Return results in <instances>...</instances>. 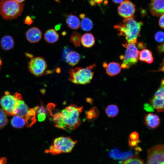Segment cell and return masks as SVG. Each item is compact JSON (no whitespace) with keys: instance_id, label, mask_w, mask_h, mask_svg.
<instances>
[{"instance_id":"cell-1","label":"cell","mask_w":164,"mask_h":164,"mask_svg":"<svg viewBox=\"0 0 164 164\" xmlns=\"http://www.w3.org/2000/svg\"><path fill=\"white\" fill-rule=\"evenodd\" d=\"M83 109V106L73 104L66 107L61 112L51 113L55 126L67 132L75 129L81 124L80 115Z\"/></svg>"},{"instance_id":"cell-2","label":"cell","mask_w":164,"mask_h":164,"mask_svg":"<svg viewBox=\"0 0 164 164\" xmlns=\"http://www.w3.org/2000/svg\"><path fill=\"white\" fill-rule=\"evenodd\" d=\"M142 25V22L137 21L134 17L125 18L122 23L114 25V27L118 32L119 36L125 37L126 43H137Z\"/></svg>"},{"instance_id":"cell-3","label":"cell","mask_w":164,"mask_h":164,"mask_svg":"<svg viewBox=\"0 0 164 164\" xmlns=\"http://www.w3.org/2000/svg\"><path fill=\"white\" fill-rule=\"evenodd\" d=\"M95 66L94 63L84 68L77 67L70 69L68 80L76 84L84 85L90 83L94 76L92 70Z\"/></svg>"},{"instance_id":"cell-4","label":"cell","mask_w":164,"mask_h":164,"mask_svg":"<svg viewBox=\"0 0 164 164\" xmlns=\"http://www.w3.org/2000/svg\"><path fill=\"white\" fill-rule=\"evenodd\" d=\"M77 142V141L68 136L59 137L54 139L51 145L45 152L53 155L70 152Z\"/></svg>"},{"instance_id":"cell-5","label":"cell","mask_w":164,"mask_h":164,"mask_svg":"<svg viewBox=\"0 0 164 164\" xmlns=\"http://www.w3.org/2000/svg\"><path fill=\"white\" fill-rule=\"evenodd\" d=\"M24 6L23 3H19L15 0H1L0 14L4 19H15L21 15Z\"/></svg>"},{"instance_id":"cell-6","label":"cell","mask_w":164,"mask_h":164,"mask_svg":"<svg viewBox=\"0 0 164 164\" xmlns=\"http://www.w3.org/2000/svg\"><path fill=\"white\" fill-rule=\"evenodd\" d=\"M22 99L20 93H15L12 95L6 91L0 100V105L7 115L14 116L16 115L17 106Z\"/></svg>"},{"instance_id":"cell-7","label":"cell","mask_w":164,"mask_h":164,"mask_svg":"<svg viewBox=\"0 0 164 164\" xmlns=\"http://www.w3.org/2000/svg\"><path fill=\"white\" fill-rule=\"evenodd\" d=\"M137 43L126 42L122 44L123 46L126 48V50L125 54L120 56V59L122 61L121 67L128 69L137 63L139 51L137 46Z\"/></svg>"},{"instance_id":"cell-8","label":"cell","mask_w":164,"mask_h":164,"mask_svg":"<svg viewBox=\"0 0 164 164\" xmlns=\"http://www.w3.org/2000/svg\"><path fill=\"white\" fill-rule=\"evenodd\" d=\"M146 164H164V144L155 145L148 150Z\"/></svg>"},{"instance_id":"cell-9","label":"cell","mask_w":164,"mask_h":164,"mask_svg":"<svg viewBox=\"0 0 164 164\" xmlns=\"http://www.w3.org/2000/svg\"><path fill=\"white\" fill-rule=\"evenodd\" d=\"M28 67L31 73L39 77L44 73L47 68V64L44 58L37 56L31 58L29 62Z\"/></svg>"},{"instance_id":"cell-10","label":"cell","mask_w":164,"mask_h":164,"mask_svg":"<svg viewBox=\"0 0 164 164\" xmlns=\"http://www.w3.org/2000/svg\"><path fill=\"white\" fill-rule=\"evenodd\" d=\"M150 104L158 112H164V78L153 97L149 100Z\"/></svg>"},{"instance_id":"cell-11","label":"cell","mask_w":164,"mask_h":164,"mask_svg":"<svg viewBox=\"0 0 164 164\" xmlns=\"http://www.w3.org/2000/svg\"><path fill=\"white\" fill-rule=\"evenodd\" d=\"M118 11L119 15L125 18L134 17L135 5L129 0H125L118 6Z\"/></svg>"},{"instance_id":"cell-12","label":"cell","mask_w":164,"mask_h":164,"mask_svg":"<svg viewBox=\"0 0 164 164\" xmlns=\"http://www.w3.org/2000/svg\"><path fill=\"white\" fill-rule=\"evenodd\" d=\"M149 7L151 13L154 16L164 14V0H150Z\"/></svg>"},{"instance_id":"cell-13","label":"cell","mask_w":164,"mask_h":164,"mask_svg":"<svg viewBox=\"0 0 164 164\" xmlns=\"http://www.w3.org/2000/svg\"><path fill=\"white\" fill-rule=\"evenodd\" d=\"M26 36L27 40L32 43H36L41 39L42 33L40 30L36 27H32L26 32Z\"/></svg>"},{"instance_id":"cell-14","label":"cell","mask_w":164,"mask_h":164,"mask_svg":"<svg viewBox=\"0 0 164 164\" xmlns=\"http://www.w3.org/2000/svg\"><path fill=\"white\" fill-rule=\"evenodd\" d=\"M144 123L149 128L154 129L159 126L160 119L157 115L150 113L145 115Z\"/></svg>"},{"instance_id":"cell-15","label":"cell","mask_w":164,"mask_h":164,"mask_svg":"<svg viewBox=\"0 0 164 164\" xmlns=\"http://www.w3.org/2000/svg\"><path fill=\"white\" fill-rule=\"evenodd\" d=\"M103 66L105 68L107 74L110 76H114L118 75L120 72L121 70V67L120 64L117 62H111L108 64L104 62Z\"/></svg>"},{"instance_id":"cell-16","label":"cell","mask_w":164,"mask_h":164,"mask_svg":"<svg viewBox=\"0 0 164 164\" xmlns=\"http://www.w3.org/2000/svg\"><path fill=\"white\" fill-rule=\"evenodd\" d=\"M110 157L114 159L124 160L133 157V153L131 151L122 152L117 149H114L109 152Z\"/></svg>"},{"instance_id":"cell-17","label":"cell","mask_w":164,"mask_h":164,"mask_svg":"<svg viewBox=\"0 0 164 164\" xmlns=\"http://www.w3.org/2000/svg\"><path fill=\"white\" fill-rule=\"evenodd\" d=\"M66 23L68 27L72 29H77L80 26V21L76 16L70 13L66 19Z\"/></svg>"},{"instance_id":"cell-18","label":"cell","mask_w":164,"mask_h":164,"mask_svg":"<svg viewBox=\"0 0 164 164\" xmlns=\"http://www.w3.org/2000/svg\"><path fill=\"white\" fill-rule=\"evenodd\" d=\"M65 58L66 61L68 64L72 67H73L78 63L81 57L77 52L72 51L67 53Z\"/></svg>"},{"instance_id":"cell-19","label":"cell","mask_w":164,"mask_h":164,"mask_svg":"<svg viewBox=\"0 0 164 164\" xmlns=\"http://www.w3.org/2000/svg\"><path fill=\"white\" fill-rule=\"evenodd\" d=\"M0 45L4 50L8 51L13 48L14 45V40L11 36H5L1 39Z\"/></svg>"},{"instance_id":"cell-20","label":"cell","mask_w":164,"mask_h":164,"mask_svg":"<svg viewBox=\"0 0 164 164\" xmlns=\"http://www.w3.org/2000/svg\"><path fill=\"white\" fill-rule=\"evenodd\" d=\"M59 35L53 29L47 30L44 33V38L45 41L49 43H53L58 41Z\"/></svg>"},{"instance_id":"cell-21","label":"cell","mask_w":164,"mask_h":164,"mask_svg":"<svg viewBox=\"0 0 164 164\" xmlns=\"http://www.w3.org/2000/svg\"><path fill=\"white\" fill-rule=\"evenodd\" d=\"M80 42L84 47L86 48H90L95 43V38L92 34L86 33L81 36Z\"/></svg>"},{"instance_id":"cell-22","label":"cell","mask_w":164,"mask_h":164,"mask_svg":"<svg viewBox=\"0 0 164 164\" xmlns=\"http://www.w3.org/2000/svg\"><path fill=\"white\" fill-rule=\"evenodd\" d=\"M138 58L141 61L148 63H152L153 57L152 52L149 50L145 49L139 52Z\"/></svg>"},{"instance_id":"cell-23","label":"cell","mask_w":164,"mask_h":164,"mask_svg":"<svg viewBox=\"0 0 164 164\" xmlns=\"http://www.w3.org/2000/svg\"><path fill=\"white\" fill-rule=\"evenodd\" d=\"M29 109L24 101L21 100L17 106L16 115L25 118L28 114Z\"/></svg>"},{"instance_id":"cell-24","label":"cell","mask_w":164,"mask_h":164,"mask_svg":"<svg viewBox=\"0 0 164 164\" xmlns=\"http://www.w3.org/2000/svg\"><path fill=\"white\" fill-rule=\"evenodd\" d=\"M36 113L33 108L29 109L27 115L24 118L26 127L29 128L36 122Z\"/></svg>"},{"instance_id":"cell-25","label":"cell","mask_w":164,"mask_h":164,"mask_svg":"<svg viewBox=\"0 0 164 164\" xmlns=\"http://www.w3.org/2000/svg\"><path fill=\"white\" fill-rule=\"evenodd\" d=\"M12 125L17 128H21L25 126L26 121L24 118L21 116L15 115L11 120Z\"/></svg>"},{"instance_id":"cell-26","label":"cell","mask_w":164,"mask_h":164,"mask_svg":"<svg viewBox=\"0 0 164 164\" xmlns=\"http://www.w3.org/2000/svg\"><path fill=\"white\" fill-rule=\"evenodd\" d=\"M105 111L107 116L110 118L115 117L119 113V108L117 105L111 104L108 105L105 108Z\"/></svg>"},{"instance_id":"cell-27","label":"cell","mask_w":164,"mask_h":164,"mask_svg":"<svg viewBox=\"0 0 164 164\" xmlns=\"http://www.w3.org/2000/svg\"><path fill=\"white\" fill-rule=\"evenodd\" d=\"M86 119L89 121H92L97 119L99 114V112L97 108L93 107L86 112Z\"/></svg>"},{"instance_id":"cell-28","label":"cell","mask_w":164,"mask_h":164,"mask_svg":"<svg viewBox=\"0 0 164 164\" xmlns=\"http://www.w3.org/2000/svg\"><path fill=\"white\" fill-rule=\"evenodd\" d=\"M80 26L83 30L89 31L92 29L93 23L90 19L85 17L83 19L81 22Z\"/></svg>"},{"instance_id":"cell-29","label":"cell","mask_w":164,"mask_h":164,"mask_svg":"<svg viewBox=\"0 0 164 164\" xmlns=\"http://www.w3.org/2000/svg\"><path fill=\"white\" fill-rule=\"evenodd\" d=\"M80 34L77 32H73L71 34L70 37V41L73 43L76 47L80 46Z\"/></svg>"},{"instance_id":"cell-30","label":"cell","mask_w":164,"mask_h":164,"mask_svg":"<svg viewBox=\"0 0 164 164\" xmlns=\"http://www.w3.org/2000/svg\"><path fill=\"white\" fill-rule=\"evenodd\" d=\"M8 122L7 115L2 109L0 108V129L4 128Z\"/></svg>"},{"instance_id":"cell-31","label":"cell","mask_w":164,"mask_h":164,"mask_svg":"<svg viewBox=\"0 0 164 164\" xmlns=\"http://www.w3.org/2000/svg\"><path fill=\"white\" fill-rule=\"evenodd\" d=\"M122 164H144L143 161L138 157H132L124 161Z\"/></svg>"},{"instance_id":"cell-32","label":"cell","mask_w":164,"mask_h":164,"mask_svg":"<svg viewBox=\"0 0 164 164\" xmlns=\"http://www.w3.org/2000/svg\"><path fill=\"white\" fill-rule=\"evenodd\" d=\"M156 41L158 42L164 41V32L162 31H159L156 33L155 36Z\"/></svg>"},{"instance_id":"cell-33","label":"cell","mask_w":164,"mask_h":164,"mask_svg":"<svg viewBox=\"0 0 164 164\" xmlns=\"http://www.w3.org/2000/svg\"><path fill=\"white\" fill-rule=\"evenodd\" d=\"M138 133L135 131L131 132L129 135V139L132 140H136L139 139Z\"/></svg>"},{"instance_id":"cell-34","label":"cell","mask_w":164,"mask_h":164,"mask_svg":"<svg viewBox=\"0 0 164 164\" xmlns=\"http://www.w3.org/2000/svg\"><path fill=\"white\" fill-rule=\"evenodd\" d=\"M46 113L42 112L38 114L37 118L39 121H44L46 118Z\"/></svg>"},{"instance_id":"cell-35","label":"cell","mask_w":164,"mask_h":164,"mask_svg":"<svg viewBox=\"0 0 164 164\" xmlns=\"http://www.w3.org/2000/svg\"><path fill=\"white\" fill-rule=\"evenodd\" d=\"M140 142V141L139 139L136 140H132L129 139L128 140L129 145L132 147L136 146Z\"/></svg>"},{"instance_id":"cell-36","label":"cell","mask_w":164,"mask_h":164,"mask_svg":"<svg viewBox=\"0 0 164 164\" xmlns=\"http://www.w3.org/2000/svg\"><path fill=\"white\" fill-rule=\"evenodd\" d=\"M144 108L147 111H153L154 109L151 105L148 103H146L144 105Z\"/></svg>"},{"instance_id":"cell-37","label":"cell","mask_w":164,"mask_h":164,"mask_svg":"<svg viewBox=\"0 0 164 164\" xmlns=\"http://www.w3.org/2000/svg\"><path fill=\"white\" fill-rule=\"evenodd\" d=\"M159 24L161 28L164 29V14L160 16L159 21Z\"/></svg>"},{"instance_id":"cell-38","label":"cell","mask_w":164,"mask_h":164,"mask_svg":"<svg viewBox=\"0 0 164 164\" xmlns=\"http://www.w3.org/2000/svg\"><path fill=\"white\" fill-rule=\"evenodd\" d=\"M33 22L32 18L29 16H26L24 20L25 23L28 25H31Z\"/></svg>"},{"instance_id":"cell-39","label":"cell","mask_w":164,"mask_h":164,"mask_svg":"<svg viewBox=\"0 0 164 164\" xmlns=\"http://www.w3.org/2000/svg\"><path fill=\"white\" fill-rule=\"evenodd\" d=\"M158 49L159 52L164 53V42L159 46Z\"/></svg>"},{"instance_id":"cell-40","label":"cell","mask_w":164,"mask_h":164,"mask_svg":"<svg viewBox=\"0 0 164 164\" xmlns=\"http://www.w3.org/2000/svg\"><path fill=\"white\" fill-rule=\"evenodd\" d=\"M7 159L5 157L0 158V164H6Z\"/></svg>"},{"instance_id":"cell-41","label":"cell","mask_w":164,"mask_h":164,"mask_svg":"<svg viewBox=\"0 0 164 164\" xmlns=\"http://www.w3.org/2000/svg\"><path fill=\"white\" fill-rule=\"evenodd\" d=\"M112 1L116 4H119L121 3L124 1V0H112Z\"/></svg>"},{"instance_id":"cell-42","label":"cell","mask_w":164,"mask_h":164,"mask_svg":"<svg viewBox=\"0 0 164 164\" xmlns=\"http://www.w3.org/2000/svg\"><path fill=\"white\" fill-rule=\"evenodd\" d=\"M95 3L97 4H100L104 0H94Z\"/></svg>"},{"instance_id":"cell-43","label":"cell","mask_w":164,"mask_h":164,"mask_svg":"<svg viewBox=\"0 0 164 164\" xmlns=\"http://www.w3.org/2000/svg\"><path fill=\"white\" fill-rule=\"evenodd\" d=\"M87 102H89L91 104L92 103V100L91 98H88L87 99Z\"/></svg>"},{"instance_id":"cell-44","label":"cell","mask_w":164,"mask_h":164,"mask_svg":"<svg viewBox=\"0 0 164 164\" xmlns=\"http://www.w3.org/2000/svg\"><path fill=\"white\" fill-rule=\"evenodd\" d=\"M80 18L81 19H83L85 17V15L83 13H81L79 15Z\"/></svg>"},{"instance_id":"cell-45","label":"cell","mask_w":164,"mask_h":164,"mask_svg":"<svg viewBox=\"0 0 164 164\" xmlns=\"http://www.w3.org/2000/svg\"><path fill=\"white\" fill-rule=\"evenodd\" d=\"M61 25L60 24H58L56 25L55 27V29L56 30H59L60 28Z\"/></svg>"},{"instance_id":"cell-46","label":"cell","mask_w":164,"mask_h":164,"mask_svg":"<svg viewBox=\"0 0 164 164\" xmlns=\"http://www.w3.org/2000/svg\"><path fill=\"white\" fill-rule=\"evenodd\" d=\"M163 66H162V67L160 68V70H162V71H164V60L163 61Z\"/></svg>"},{"instance_id":"cell-47","label":"cell","mask_w":164,"mask_h":164,"mask_svg":"<svg viewBox=\"0 0 164 164\" xmlns=\"http://www.w3.org/2000/svg\"><path fill=\"white\" fill-rule=\"evenodd\" d=\"M17 2H19V3H22V2H23L25 0H15Z\"/></svg>"},{"instance_id":"cell-48","label":"cell","mask_w":164,"mask_h":164,"mask_svg":"<svg viewBox=\"0 0 164 164\" xmlns=\"http://www.w3.org/2000/svg\"><path fill=\"white\" fill-rule=\"evenodd\" d=\"M56 71L57 73H59L60 72V68H58L56 69Z\"/></svg>"},{"instance_id":"cell-49","label":"cell","mask_w":164,"mask_h":164,"mask_svg":"<svg viewBox=\"0 0 164 164\" xmlns=\"http://www.w3.org/2000/svg\"><path fill=\"white\" fill-rule=\"evenodd\" d=\"M2 61L1 60V59H0V68L1 66L2 65Z\"/></svg>"},{"instance_id":"cell-50","label":"cell","mask_w":164,"mask_h":164,"mask_svg":"<svg viewBox=\"0 0 164 164\" xmlns=\"http://www.w3.org/2000/svg\"><path fill=\"white\" fill-rule=\"evenodd\" d=\"M57 2H60V1H59V0H55Z\"/></svg>"},{"instance_id":"cell-51","label":"cell","mask_w":164,"mask_h":164,"mask_svg":"<svg viewBox=\"0 0 164 164\" xmlns=\"http://www.w3.org/2000/svg\"></svg>"}]
</instances>
